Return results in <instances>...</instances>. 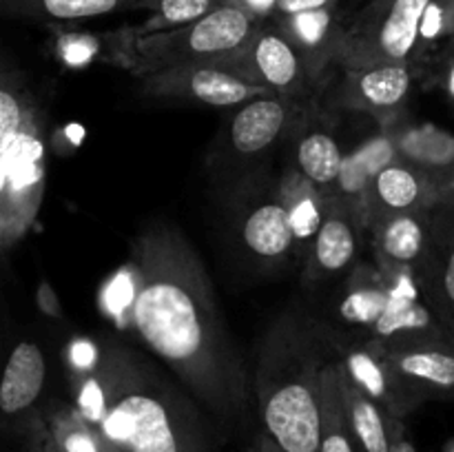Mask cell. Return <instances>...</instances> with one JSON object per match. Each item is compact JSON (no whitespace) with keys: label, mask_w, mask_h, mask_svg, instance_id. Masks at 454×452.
I'll return each mask as SVG.
<instances>
[{"label":"cell","mask_w":454,"mask_h":452,"mask_svg":"<svg viewBox=\"0 0 454 452\" xmlns=\"http://www.w3.org/2000/svg\"><path fill=\"white\" fill-rule=\"evenodd\" d=\"M454 38V3L433 0L421 20L419 44H434Z\"/></svg>","instance_id":"cell-31"},{"label":"cell","mask_w":454,"mask_h":452,"mask_svg":"<svg viewBox=\"0 0 454 452\" xmlns=\"http://www.w3.org/2000/svg\"><path fill=\"white\" fill-rule=\"evenodd\" d=\"M47 379L44 353L35 341H20L13 346L0 381V410L7 424L25 428L34 417V406L43 394Z\"/></svg>","instance_id":"cell-12"},{"label":"cell","mask_w":454,"mask_h":452,"mask_svg":"<svg viewBox=\"0 0 454 452\" xmlns=\"http://www.w3.org/2000/svg\"><path fill=\"white\" fill-rule=\"evenodd\" d=\"M102 450H105V452H127L124 448L115 446V443H111L109 439H105V437H102Z\"/></svg>","instance_id":"cell-41"},{"label":"cell","mask_w":454,"mask_h":452,"mask_svg":"<svg viewBox=\"0 0 454 452\" xmlns=\"http://www.w3.org/2000/svg\"><path fill=\"white\" fill-rule=\"evenodd\" d=\"M278 198L282 199L288 217H291L297 246L309 248L310 253L315 238L326 220L328 208H331V195L313 184L309 177L301 175L300 171H291L282 180Z\"/></svg>","instance_id":"cell-22"},{"label":"cell","mask_w":454,"mask_h":452,"mask_svg":"<svg viewBox=\"0 0 454 452\" xmlns=\"http://www.w3.org/2000/svg\"><path fill=\"white\" fill-rule=\"evenodd\" d=\"M260 25L235 4H224L191 25L136 35L129 69L142 78L176 66L222 60L242 51Z\"/></svg>","instance_id":"cell-5"},{"label":"cell","mask_w":454,"mask_h":452,"mask_svg":"<svg viewBox=\"0 0 454 452\" xmlns=\"http://www.w3.org/2000/svg\"><path fill=\"white\" fill-rule=\"evenodd\" d=\"M371 344L421 401L454 397V341L448 335L377 337Z\"/></svg>","instance_id":"cell-9"},{"label":"cell","mask_w":454,"mask_h":452,"mask_svg":"<svg viewBox=\"0 0 454 452\" xmlns=\"http://www.w3.org/2000/svg\"><path fill=\"white\" fill-rule=\"evenodd\" d=\"M47 182L44 113L18 71L0 78V246L7 255L35 222Z\"/></svg>","instance_id":"cell-4"},{"label":"cell","mask_w":454,"mask_h":452,"mask_svg":"<svg viewBox=\"0 0 454 452\" xmlns=\"http://www.w3.org/2000/svg\"><path fill=\"white\" fill-rule=\"evenodd\" d=\"M406 275L408 270L403 273L402 282L390 288L388 304H386L380 319L372 323L375 335L381 337V339L397 335H446L433 310L428 306L419 304L417 297L412 295Z\"/></svg>","instance_id":"cell-25"},{"label":"cell","mask_w":454,"mask_h":452,"mask_svg":"<svg viewBox=\"0 0 454 452\" xmlns=\"http://www.w3.org/2000/svg\"><path fill=\"white\" fill-rule=\"evenodd\" d=\"M273 22L300 49L315 80H319V75H324L328 66L335 65L337 47H340L346 27L337 9L295 13V16H275Z\"/></svg>","instance_id":"cell-15"},{"label":"cell","mask_w":454,"mask_h":452,"mask_svg":"<svg viewBox=\"0 0 454 452\" xmlns=\"http://www.w3.org/2000/svg\"><path fill=\"white\" fill-rule=\"evenodd\" d=\"M428 213L390 215L372 226L377 253L386 269L402 273L424 261L433 239V217Z\"/></svg>","instance_id":"cell-17"},{"label":"cell","mask_w":454,"mask_h":452,"mask_svg":"<svg viewBox=\"0 0 454 452\" xmlns=\"http://www.w3.org/2000/svg\"><path fill=\"white\" fill-rule=\"evenodd\" d=\"M142 0H0L4 16L40 22H75L137 9Z\"/></svg>","instance_id":"cell-24"},{"label":"cell","mask_w":454,"mask_h":452,"mask_svg":"<svg viewBox=\"0 0 454 452\" xmlns=\"http://www.w3.org/2000/svg\"><path fill=\"white\" fill-rule=\"evenodd\" d=\"M129 319L146 346L222 421L247 410L248 381L202 261L177 229L142 230L131 251Z\"/></svg>","instance_id":"cell-1"},{"label":"cell","mask_w":454,"mask_h":452,"mask_svg":"<svg viewBox=\"0 0 454 452\" xmlns=\"http://www.w3.org/2000/svg\"><path fill=\"white\" fill-rule=\"evenodd\" d=\"M362 217L340 199L331 198V208L310 248V266L317 275L341 273L353 264L359 248Z\"/></svg>","instance_id":"cell-18"},{"label":"cell","mask_w":454,"mask_h":452,"mask_svg":"<svg viewBox=\"0 0 454 452\" xmlns=\"http://www.w3.org/2000/svg\"><path fill=\"white\" fill-rule=\"evenodd\" d=\"M341 366L348 379L355 381L368 397L375 399L388 417L406 419L421 403V399L386 366L372 344L353 346L346 353Z\"/></svg>","instance_id":"cell-14"},{"label":"cell","mask_w":454,"mask_h":452,"mask_svg":"<svg viewBox=\"0 0 454 452\" xmlns=\"http://www.w3.org/2000/svg\"><path fill=\"white\" fill-rule=\"evenodd\" d=\"M226 69L255 84H264L282 97L304 96L317 80L310 74L300 49L273 20L262 22L242 51L222 58Z\"/></svg>","instance_id":"cell-8"},{"label":"cell","mask_w":454,"mask_h":452,"mask_svg":"<svg viewBox=\"0 0 454 452\" xmlns=\"http://www.w3.org/2000/svg\"><path fill=\"white\" fill-rule=\"evenodd\" d=\"M390 291H381L380 286L355 288L344 304V317L362 323H375L388 304Z\"/></svg>","instance_id":"cell-30"},{"label":"cell","mask_w":454,"mask_h":452,"mask_svg":"<svg viewBox=\"0 0 454 452\" xmlns=\"http://www.w3.org/2000/svg\"><path fill=\"white\" fill-rule=\"evenodd\" d=\"M393 136L399 160L446 180L454 173V136L434 127H386Z\"/></svg>","instance_id":"cell-21"},{"label":"cell","mask_w":454,"mask_h":452,"mask_svg":"<svg viewBox=\"0 0 454 452\" xmlns=\"http://www.w3.org/2000/svg\"><path fill=\"white\" fill-rule=\"evenodd\" d=\"M426 306L454 341V217L433 220V239L419 264Z\"/></svg>","instance_id":"cell-13"},{"label":"cell","mask_w":454,"mask_h":452,"mask_svg":"<svg viewBox=\"0 0 454 452\" xmlns=\"http://www.w3.org/2000/svg\"><path fill=\"white\" fill-rule=\"evenodd\" d=\"M231 4L229 0H142L137 9H146L151 16L140 27H133L136 35L158 34V31L177 29L208 16L215 9Z\"/></svg>","instance_id":"cell-29"},{"label":"cell","mask_w":454,"mask_h":452,"mask_svg":"<svg viewBox=\"0 0 454 452\" xmlns=\"http://www.w3.org/2000/svg\"><path fill=\"white\" fill-rule=\"evenodd\" d=\"M58 452H105L102 434L89 424L75 406L56 403L43 412Z\"/></svg>","instance_id":"cell-28"},{"label":"cell","mask_w":454,"mask_h":452,"mask_svg":"<svg viewBox=\"0 0 454 452\" xmlns=\"http://www.w3.org/2000/svg\"><path fill=\"white\" fill-rule=\"evenodd\" d=\"M346 417L357 452H390V424L384 408L368 397L355 381L348 379L341 366Z\"/></svg>","instance_id":"cell-23"},{"label":"cell","mask_w":454,"mask_h":452,"mask_svg":"<svg viewBox=\"0 0 454 452\" xmlns=\"http://www.w3.org/2000/svg\"><path fill=\"white\" fill-rule=\"evenodd\" d=\"M439 193H442L443 204H454V173L439 182Z\"/></svg>","instance_id":"cell-40"},{"label":"cell","mask_w":454,"mask_h":452,"mask_svg":"<svg viewBox=\"0 0 454 452\" xmlns=\"http://www.w3.org/2000/svg\"><path fill=\"white\" fill-rule=\"evenodd\" d=\"M140 89L145 96L160 100H189L208 106H238L262 96H275L264 84H255L235 71L226 69L222 60L202 65L176 66L142 75Z\"/></svg>","instance_id":"cell-7"},{"label":"cell","mask_w":454,"mask_h":452,"mask_svg":"<svg viewBox=\"0 0 454 452\" xmlns=\"http://www.w3.org/2000/svg\"><path fill=\"white\" fill-rule=\"evenodd\" d=\"M319 452H357L346 417L341 363H326L322 386V443Z\"/></svg>","instance_id":"cell-27"},{"label":"cell","mask_w":454,"mask_h":452,"mask_svg":"<svg viewBox=\"0 0 454 452\" xmlns=\"http://www.w3.org/2000/svg\"><path fill=\"white\" fill-rule=\"evenodd\" d=\"M291 120L286 97L262 96L242 105L231 120V144L239 155H257L273 146Z\"/></svg>","instance_id":"cell-19"},{"label":"cell","mask_w":454,"mask_h":452,"mask_svg":"<svg viewBox=\"0 0 454 452\" xmlns=\"http://www.w3.org/2000/svg\"><path fill=\"white\" fill-rule=\"evenodd\" d=\"M69 359L78 370H96V346L82 339L74 341V346L69 348Z\"/></svg>","instance_id":"cell-35"},{"label":"cell","mask_w":454,"mask_h":452,"mask_svg":"<svg viewBox=\"0 0 454 452\" xmlns=\"http://www.w3.org/2000/svg\"><path fill=\"white\" fill-rule=\"evenodd\" d=\"M75 408L127 452H213L193 406L120 348L82 377Z\"/></svg>","instance_id":"cell-2"},{"label":"cell","mask_w":454,"mask_h":452,"mask_svg":"<svg viewBox=\"0 0 454 452\" xmlns=\"http://www.w3.org/2000/svg\"><path fill=\"white\" fill-rule=\"evenodd\" d=\"M324 368L317 350L293 322L269 332L255 375L257 406L266 434L286 452H319Z\"/></svg>","instance_id":"cell-3"},{"label":"cell","mask_w":454,"mask_h":452,"mask_svg":"<svg viewBox=\"0 0 454 452\" xmlns=\"http://www.w3.org/2000/svg\"><path fill=\"white\" fill-rule=\"evenodd\" d=\"M452 3H454V0H452Z\"/></svg>","instance_id":"cell-43"},{"label":"cell","mask_w":454,"mask_h":452,"mask_svg":"<svg viewBox=\"0 0 454 452\" xmlns=\"http://www.w3.org/2000/svg\"><path fill=\"white\" fill-rule=\"evenodd\" d=\"M337 4H340V0H278V13L275 16L324 12V9H337Z\"/></svg>","instance_id":"cell-33"},{"label":"cell","mask_w":454,"mask_h":452,"mask_svg":"<svg viewBox=\"0 0 454 452\" xmlns=\"http://www.w3.org/2000/svg\"><path fill=\"white\" fill-rule=\"evenodd\" d=\"M35 304H38V308L43 310L47 317H56V319L62 317V306L60 301H58L56 291H53L49 282H43L38 286V292H35Z\"/></svg>","instance_id":"cell-37"},{"label":"cell","mask_w":454,"mask_h":452,"mask_svg":"<svg viewBox=\"0 0 454 452\" xmlns=\"http://www.w3.org/2000/svg\"><path fill=\"white\" fill-rule=\"evenodd\" d=\"M448 452H454V446H450V448H448Z\"/></svg>","instance_id":"cell-42"},{"label":"cell","mask_w":454,"mask_h":452,"mask_svg":"<svg viewBox=\"0 0 454 452\" xmlns=\"http://www.w3.org/2000/svg\"><path fill=\"white\" fill-rule=\"evenodd\" d=\"M395 160H399V155L395 149L393 136L386 129L384 133L357 146L353 153H346L340 177H337L335 186L328 191V195L353 208L366 224V202L372 180L380 175L381 168H386Z\"/></svg>","instance_id":"cell-16"},{"label":"cell","mask_w":454,"mask_h":452,"mask_svg":"<svg viewBox=\"0 0 454 452\" xmlns=\"http://www.w3.org/2000/svg\"><path fill=\"white\" fill-rule=\"evenodd\" d=\"M346 153L340 142L324 129H313L300 137L295 149L297 171L322 191H331L344 167Z\"/></svg>","instance_id":"cell-26"},{"label":"cell","mask_w":454,"mask_h":452,"mask_svg":"<svg viewBox=\"0 0 454 452\" xmlns=\"http://www.w3.org/2000/svg\"><path fill=\"white\" fill-rule=\"evenodd\" d=\"M244 246L264 261H286L295 251V233L291 217L279 198H269L257 204L242 222Z\"/></svg>","instance_id":"cell-20"},{"label":"cell","mask_w":454,"mask_h":452,"mask_svg":"<svg viewBox=\"0 0 454 452\" xmlns=\"http://www.w3.org/2000/svg\"><path fill=\"white\" fill-rule=\"evenodd\" d=\"M406 419H397V417H388L390 424V452H417L415 443L408 437V428L403 424Z\"/></svg>","instance_id":"cell-36"},{"label":"cell","mask_w":454,"mask_h":452,"mask_svg":"<svg viewBox=\"0 0 454 452\" xmlns=\"http://www.w3.org/2000/svg\"><path fill=\"white\" fill-rule=\"evenodd\" d=\"M251 452H286V450H282V448H279L269 434H262V437H257V441L253 443Z\"/></svg>","instance_id":"cell-39"},{"label":"cell","mask_w":454,"mask_h":452,"mask_svg":"<svg viewBox=\"0 0 454 452\" xmlns=\"http://www.w3.org/2000/svg\"><path fill=\"white\" fill-rule=\"evenodd\" d=\"M437 177L403 160H395L372 180L366 202V224L402 213H428L442 204Z\"/></svg>","instance_id":"cell-10"},{"label":"cell","mask_w":454,"mask_h":452,"mask_svg":"<svg viewBox=\"0 0 454 452\" xmlns=\"http://www.w3.org/2000/svg\"><path fill=\"white\" fill-rule=\"evenodd\" d=\"M443 84L454 100V38L448 40L446 53H443Z\"/></svg>","instance_id":"cell-38"},{"label":"cell","mask_w":454,"mask_h":452,"mask_svg":"<svg viewBox=\"0 0 454 452\" xmlns=\"http://www.w3.org/2000/svg\"><path fill=\"white\" fill-rule=\"evenodd\" d=\"M412 89L411 65H372L346 69L341 105L366 111L390 127L406 105Z\"/></svg>","instance_id":"cell-11"},{"label":"cell","mask_w":454,"mask_h":452,"mask_svg":"<svg viewBox=\"0 0 454 452\" xmlns=\"http://www.w3.org/2000/svg\"><path fill=\"white\" fill-rule=\"evenodd\" d=\"M430 3L433 0H371L346 22L335 65L344 71L372 65H411Z\"/></svg>","instance_id":"cell-6"},{"label":"cell","mask_w":454,"mask_h":452,"mask_svg":"<svg viewBox=\"0 0 454 452\" xmlns=\"http://www.w3.org/2000/svg\"><path fill=\"white\" fill-rule=\"evenodd\" d=\"M229 3L260 22L273 20L275 13H278V0H229Z\"/></svg>","instance_id":"cell-34"},{"label":"cell","mask_w":454,"mask_h":452,"mask_svg":"<svg viewBox=\"0 0 454 452\" xmlns=\"http://www.w3.org/2000/svg\"><path fill=\"white\" fill-rule=\"evenodd\" d=\"M20 433L27 441V452H58L56 441L51 437V430H49L43 415L31 417V421Z\"/></svg>","instance_id":"cell-32"}]
</instances>
